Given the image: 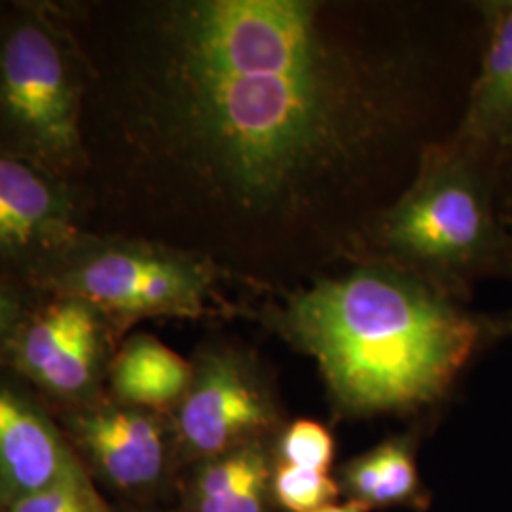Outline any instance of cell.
<instances>
[{"instance_id":"8","label":"cell","mask_w":512,"mask_h":512,"mask_svg":"<svg viewBox=\"0 0 512 512\" xmlns=\"http://www.w3.org/2000/svg\"><path fill=\"white\" fill-rule=\"evenodd\" d=\"M78 232L76 188L0 154V279L35 291L40 275Z\"/></svg>"},{"instance_id":"4","label":"cell","mask_w":512,"mask_h":512,"mask_svg":"<svg viewBox=\"0 0 512 512\" xmlns=\"http://www.w3.org/2000/svg\"><path fill=\"white\" fill-rule=\"evenodd\" d=\"M86 65L55 0H0V154L80 188Z\"/></svg>"},{"instance_id":"12","label":"cell","mask_w":512,"mask_h":512,"mask_svg":"<svg viewBox=\"0 0 512 512\" xmlns=\"http://www.w3.org/2000/svg\"><path fill=\"white\" fill-rule=\"evenodd\" d=\"M192 361L148 332L128 334L116 349L107 376V397L116 403L171 416L192 382Z\"/></svg>"},{"instance_id":"18","label":"cell","mask_w":512,"mask_h":512,"mask_svg":"<svg viewBox=\"0 0 512 512\" xmlns=\"http://www.w3.org/2000/svg\"><path fill=\"white\" fill-rule=\"evenodd\" d=\"M37 293L0 279V368L4 365L8 349L31 310Z\"/></svg>"},{"instance_id":"2","label":"cell","mask_w":512,"mask_h":512,"mask_svg":"<svg viewBox=\"0 0 512 512\" xmlns=\"http://www.w3.org/2000/svg\"><path fill=\"white\" fill-rule=\"evenodd\" d=\"M317 365L349 416L410 414L442 403L461 374L512 336L490 315L382 260H359L285 293L249 294L241 315Z\"/></svg>"},{"instance_id":"21","label":"cell","mask_w":512,"mask_h":512,"mask_svg":"<svg viewBox=\"0 0 512 512\" xmlns=\"http://www.w3.org/2000/svg\"><path fill=\"white\" fill-rule=\"evenodd\" d=\"M0 512H2V505H0Z\"/></svg>"},{"instance_id":"17","label":"cell","mask_w":512,"mask_h":512,"mask_svg":"<svg viewBox=\"0 0 512 512\" xmlns=\"http://www.w3.org/2000/svg\"><path fill=\"white\" fill-rule=\"evenodd\" d=\"M2 512H110L93 490L88 475L76 476L50 490L19 499Z\"/></svg>"},{"instance_id":"10","label":"cell","mask_w":512,"mask_h":512,"mask_svg":"<svg viewBox=\"0 0 512 512\" xmlns=\"http://www.w3.org/2000/svg\"><path fill=\"white\" fill-rule=\"evenodd\" d=\"M86 475L54 412L27 385L0 368V505Z\"/></svg>"},{"instance_id":"11","label":"cell","mask_w":512,"mask_h":512,"mask_svg":"<svg viewBox=\"0 0 512 512\" xmlns=\"http://www.w3.org/2000/svg\"><path fill=\"white\" fill-rule=\"evenodd\" d=\"M480 54L452 137L503 162L512 154V0H476Z\"/></svg>"},{"instance_id":"20","label":"cell","mask_w":512,"mask_h":512,"mask_svg":"<svg viewBox=\"0 0 512 512\" xmlns=\"http://www.w3.org/2000/svg\"><path fill=\"white\" fill-rule=\"evenodd\" d=\"M315 512H365V507L355 503V501H351V503H346V505H329V507Z\"/></svg>"},{"instance_id":"7","label":"cell","mask_w":512,"mask_h":512,"mask_svg":"<svg viewBox=\"0 0 512 512\" xmlns=\"http://www.w3.org/2000/svg\"><path fill=\"white\" fill-rule=\"evenodd\" d=\"M192 382L169 416L175 446L188 458H219L266 440L281 423L279 404L249 349L230 340H207L192 359Z\"/></svg>"},{"instance_id":"5","label":"cell","mask_w":512,"mask_h":512,"mask_svg":"<svg viewBox=\"0 0 512 512\" xmlns=\"http://www.w3.org/2000/svg\"><path fill=\"white\" fill-rule=\"evenodd\" d=\"M35 291L73 294L101 311L124 340L147 319H230L249 294L215 262L129 236L78 232L40 275Z\"/></svg>"},{"instance_id":"16","label":"cell","mask_w":512,"mask_h":512,"mask_svg":"<svg viewBox=\"0 0 512 512\" xmlns=\"http://www.w3.org/2000/svg\"><path fill=\"white\" fill-rule=\"evenodd\" d=\"M382 452V473L368 507L404 503L412 499L418 490V471L408 442L401 439L389 440L382 444Z\"/></svg>"},{"instance_id":"9","label":"cell","mask_w":512,"mask_h":512,"mask_svg":"<svg viewBox=\"0 0 512 512\" xmlns=\"http://www.w3.org/2000/svg\"><path fill=\"white\" fill-rule=\"evenodd\" d=\"M54 416L80 459L92 463L112 488L141 492L162 480L175 444L169 416L124 406L107 395Z\"/></svg>"},{"instance_id":"15","label":"cell","mask_w":512,"mask_h":512,"mask_svg":"<svg viewBox=\"0 0 512 512\" xmlns=\"http://www.w3.org/2000/svg\"><path fill=\"white\" fill-rule=\"evenodd\" d=\"M279 454L283 463L327 473L334 459V439L319 421H294L279 439Z\"/></svg>"},{"instance_id":"6","label":"cell","mask_w":512,"mask_h":512,"mask_svg":"<svg viewBox=\"0 0 512 512\" xmlns=\"http://www.w3.org/2000/svg\"><path fill=\"white\" fill-rule=\"evenodd\" d=\"M122 340L90 302L40 293L21 323L2 368L57 410L107 395L112 357Z\"/></svg>"},{"instance_id":"3","label":"cell","mask_w":512,"mask_h":512,"mask_svg":"<svg viewBox=\"0 0 512 512\" xmlns=\"http://www.w3.org/2000/svg\"><path fill=\"white\" fill-rule=\"evenodd\" d=\"M499 164L452 135L433 145L399 200L370 228L359 260L399 266L465 302L478 281L511 279Z\"/></svg>"},{"instance_id":"13","label":"cell","mask_w":512,"mask_h":512,"mask_svg":"<svg viewBox=\"0 0 512 512\" xmlns=\"http://www.w3.org/2000/svg\"><path fill=\"white\" fill-rule=\"evenodd\" d=\"M202 463L188 494L190 512H268L272 469L264 440Z\"/></svg>"},{"instance_id":"19","label":"cell","mask_w":512,"mask_h":512,"mask_svg":"<svg viewBox=\"0 0 512 512\" xmlns=\"http://www.w3.org/2000/svg\"><path fill=\"white\" fill-rule=\"evenodd\" d=\"M499 209H501V219L505 222L507 236L511 239L512 258V154L509 158H505L499 167Z\"/></svg>"},{"instance_id":"14","label":"cell","mask_w":512,"mask_h":512,"mask_svg":"<svg viewBox=\"0 0 512 512\" xmlns=\"http://www.w3.org/2000/svg\"><path fill=\"white\" fill-rule=\"evenodd\" d=\"M272 492L287 511L315 512L334 505L340 488L329 473L281 463L272 475Z\"/></svg>"},{"instance_id":"1","label":"cell","mask_w":512,"mask_h":512,"mask_svg":"<svg viewBox=\"0 0 512 512\" xmlns=\"http://www.w3.org/2000/svg\"><path fill=\"white\" fill-rule=\"evenodd\" d=\"M86 65L82 230L285 293L357 262L458 126L473 2L55 0Z\"/></svg>"}]
</instances>
